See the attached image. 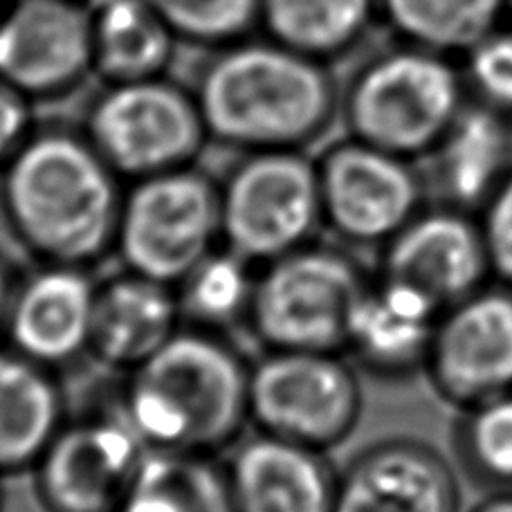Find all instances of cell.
Wrapping results in <instances>:
<instances>
[{
  "label": "cell",
  "instance_id": "d6a6232c",
  "mask_svg": "<svg viewBox=\"0 0 512 512\" xmlns=\"http://www.w3.org/2000/svg\"><path fill=\"white\" fill-rule=\"evenodd\" d=\"M470 512H512V492H490Z\"/></svg>",
  "mask_w": 512,
  "mask_h": 512
},
{
  "label": "cell",
  "instance_id": "1f68e13d",
  "mask_svg": "<svg viewBox=\"0 0 512 512\" xmlns=\"http://www.w3.org/2000/svg\"><path fill=\"white\" fill-rule=\"evenodd\" d=\"M16 279H18V270L14 268V263L0 252V342H3V335H5L7 313H9V304H12Z\"/></svg>",
  "mask_w": 512,
  "mask_h": 512
},
{
  "label": "cell",
  "instance_id": "d6986e66",
  "mask_svg": "<svg viewBox=\"0 0 512 512\" xmlns=\"http://www.w3.org/2000/svg\"><path fill=\"white\" fill-rule=\"evenodd\" d=\"M176 286L122 268L99 279L90 358L124 376L182 328Z\"/></svg>",
  "mask_w": 512,
  "mask_h": 512
},
{
  "label": "cell",
  "instance_id": "7402d4cb",
  "mask_svg": "<svg viewBox=\"0 0 512 512\" xmlns=\"http://www.w3.org/2000/svg\"><path fill=\"white\" fill-rule=\"evenodd\" d=\"M90 12L97 81L169 75L182 45L146 0H111Z\"/></svg>",
  "mask_w": 512,
  "mask_h": 512
},
{
  "label": "cell",
  "instance_id": "ac0fdd59",
  "mask_svg": "<svg viewBox=\"0 0 512 512\" xmlns=\"http://www.w3.org/2000/svg\"><path fill=\"white\" fill-rule=\"evenodd\" d=\"M443 308L416 288L373 274L353 310L344 355L384 380L425 371Z\"/></svg>",
  "mask_w": 512,
  "mask_h": 512
},
{
  "label": "cell",
  "instance_id": "2e32d148",
  "mask_svg": "<svg viewBox=\"0 0 512 512\" xmlns=\"http://www.w3.org/2000/svg\"><path fill=\"white\" fill-rule=\"evenodd\" d=\"M333 512H461V490L441 452L398 436L353 456L337 477Z\"/></svg>",
  "mask_w": 512,
  "mask_h": 512
},
{
  "label": "cell",
  "instance_id": "277c9868",
  "mask_svg": "<svg viewBox=\"0 0 512 512\" xmlns=\"http://www.w3.org/2000/svg\"><path fill=\"white\" fill-rule=\"evenodd\" d=\"M463 106V81L450 61L411 43L373 54L340 81L349 135L409 160L432 155Z\"/></svg>",
  "mask_w": 512,
  "mask_h": 512
},
{
  "label": "cell",
  "instance_id": "8992f818",
  "mask_svg": "<svg viewBox=\"0 0 512 512\" xmlns=\"http://www.w3.org/2000/svg\"><path fill=\"white\" fill-rule=\"evenodd\" d=\"M79 126L124 182L198 164L212 144L194 90L171 75L99 81Z\"/></svg>",
  "mask_w": 512,
  "mask_h": 512
},
{
  "label": "cell",
  "instance_id": "f546056e",
  "mask_svg": "<svg viewBox=\"0 0 512 512\" xmlns=\"http://www.w3.org/2000/svg\"><path fill=\"white\" fill-rule=\"evenodd\" d=\"M492 279L512 288V171L477 212Z\"/></svg>",
  "mask_w": 512,
  "mask_h": 512
},
{
  "label": "cell",
  "instance_id": "9a60e30c",
  "mask_svg": "<svg viewBox=\"0 0 512 512\" xmlns=\"http://www.w3.org/2000/svg\"><path fill=\"white\" fill-rule=\"evenodd\" d=\"M376 274L416 288L443 310L495 281L479 216L445 203L427 205L380 248Z\"/></svg>",
  "mask_w": 512,
  "mask_h": 512
},
{
  "label": "cell",
  "instance_id": "9c48e42d",
  "mask_svg": "<svg viewBox=\"0 0 512 512\" xmlns=\"http://www.w3.org/2000/svg\"><path fill=\"white\" fill-rule=\"evenodd\" d=\"M362 387L344 353L263 351L250 367V423L331 452L358 427Z\"/></svg>",
  "mask_w": 512,
  "mask_h": 512
},
{
  "label": "cell",
  "instance_id": "7a4b0ae2",
  "mask_svg": "<svg viewBox=\"0 0 512 512\" xmlns=\"http://www.w3.org/2000/svg\"><path fill=\"white\" fill-rule=\"evenodd\" d=\"M189 88L209 140L236 153L308 151L340 117L331 63L252 34L198 52Z\"/></svg>",
  "mask_w": 512,
  "mask_h": 512
},
{
  "label": "cell",
  "instance_id": "d4e9b609",
  "mask_svg": "<svg viewBox=\"0 0 512 512\" xmlns=\"http://www.w3.org/2000/svg\"><path fill=\"white\" fill-rule=\"evenodd\" d=\"M256 270L259 265L225 245L207 254L176 286L182 322L225 335L248 326Z\"/></svg>",
  "mask_w": 512,
  "mask_h": 512
},
{
  "label": "cell",
  "instance_id": "ffe728a7",
  "mask_svg": "<svg viewBox=\"0 0 512 512\" xmlns=\"http://www.w3.org/2000/svg\"><path fill=\"white\" fill-rule=\"evenodd\" d=\"M68 416L61 373L0 342V474L32 470Z\"/></svg>",
  "mask_w": 512,
  "mask_h": 512
},
{
  "label": "cell",
  "instance_id": "ba28073f",
  "mask_svg": "<svg viewBox=\"0 0 512 512\" xmlns=\"http://www.w3.org/2000/svg\"><path fill=\"white\" fill-rule=\"evenodd\" d=\"M221 245L218 178L198 164L126 182L115 239L122 268L178 286Z\"/></svg>",
  "mask_w": 512,
  "mask_h": 512
},
{
  "label": "cell",
  "instance_id": "cb8c5ba5",
  "mask_svg": "<svg viewBox=\"0 0 512 512\" xmlns=\"http://www.w3.org/2000/svg\"><path fill=\"white\" fill-rule=\"evenodd\" d=\"M378 16L380 0H261L259 32L333 66L358 48Z\"/></svg>",
  "mask_w": 512,
  "mask_h": 512
},
{
  "label": "cell",
  "instance_id": "30bf717a",
  "mask_svg": "<svg viewBox=\"0 0 512 512\" xmlns=\"http://www.w3.org/2000/svg\"><path fill=\"white\" fill-rule=\"evenodd\" d=\"M324 227L351 248H384L429 205V182L416 160L355 137L317 158Z\"/></svg>",
  "mask_w": 512,
  "mask_h": 512
},
{
  "label": "cell",
  "instance_id": "e575fe53",
  "mask_svg": "<svg viewBox=\"0 0 512 512\" xmlns=\"http://www.w3.org/2000/svg\"><path fill=\"white\" fill-rule=\"evenodd\" d=\"M0 479H3V474H0ZM5 506V495H3V483H0V512H3Z\"/></svg>",
  "mask_w": 512,
  "mask_h": 512
},
{
  "label": "cell",
  "instance_id": "d590c367",
  "mask_svg": "<svg viewBox=\"0 0 512 512\" xmlns=\"http://www.w3.org/2000/svg\"><path fill=\"white\" fill-rule=\"evenodd\" d=\"M506 9H508L510 16H512V0H506Z\"/></svg>",
  "mask_w": 512,
  "mask_h": 512
},
{
  "label": "cell",
  "instance_id": "4dcf8cb0",
  "mask_svg": "<svg viewBox=\"0 0 512 512\" xmlns=\"http://www.w3.org/2000/svg\"><path fill=\"white\" fill-rule=\"evenodd\" d=\"M36 124V104L0 77V171L21 151Z\"/></svg>",
  "mask_w": 512,
  "mask_h": 512
},
{
  "label": "cell",
  "instance_id": "3957f363",
  "mask_svg": "<svg viewBox=\"0 0 512 512\" xmlns=\"http://www.w3.org/2000/svg\"><path fill=\"white\" fill-rule=\"evenodd\" d=\"M250 367L230 335L182 324L117 398L149 450L221 456L250 423Z\"/></svg>",
  "mask_w": 512,
  "mask_h": 512
},
{
  "label": "cell",
  "instance_id": "6da1fadb",
  "mask_svg": "<svg viewBox=\"0 0 512 512\" xmlns=\"http://www.w3.org/2000/svg\"><path fill=\"white\" fill-rule=\"evenodd\" d=\"M124 191L79 122L39 120L0 171V214L36 263L95 268L115 254Z\"/></svg>",
  "mask_w": 512,
  "mask_h": 512
},
{
  "label": "cell",
  "instance_id": "4fadbf2b",
  "mask_svg": "<svg viewBox=\"0 0 512 512\" xmlns=\"http://www.w3.org/2000/svg\"><path fill=\"white\" fill-rule=\"evenodd\" d=\"M425 373L459 411L512 391V288L490 281L445 308Z\"/></svg>",
  "mask_w": 512,
  "mask_h": 512
},
{
  "label": "cell",
  "instance_id": "8fae6325",
  "mask_svg": "<svg viewBox=\"0 0 512 512\" xmlns=\"http://www.w3.org/2000/svg\"><path fill=\"white\" fill-rule=\"evenodd\" d=\"M146 452L117 396L70 414L32 468L41 508L115 512Z\"/></svg>",
  "mask_w": 512,
  "mask_h": 512
},
{
  "label": "cell",
  "instance_id": "8d00e7d4",
  "mask_svg": "<svg viewBox=\"0 0 512 512\" xmlns=\"http://www.w3.org/2000/svg\"><path fill=\"white\" fill-rule=\"evenodd\" d=\"M0 7H3V0H0Z\"/></svg>",
  "mask_w": 512,
  "mask_h": 512
},
{
  "label": "cell",
  "instance_id": "484cf974",
  "mask_svg": "<svg viewBox=\"0 0 512 512\" xmlns=\"http://www.w3.org/2000/svg\"><path fill=\"white\" fill-rule=\"evenodd\" d=\"M504 9L506 0H380V16L402 39L441 54L472 50Z\"/></svg>",
  "mask_w": 512,
  "mask_h": 512
},
{
  "label": "cell",
  "instance_id": "f1b7e54d",
  "mask_svg": "<svg viewBox=\"0 0 512 512\" xmlns=\"http://www.w3.org/2000/svg\"><path fill=\"white\" fill-rule=\"evenodd\" d=\"M468 79L481 104L512 117V32H492L468 50Z\"/></svg>",
  "mask_w": 512,
  "mask_h": 512
},
{
  "label": "cell",
  "instance_id": "83f0119b",
  "mask_svg": "<svg viewBox=\"0 0 512 512\" xmlns=\"http://www.w3.org/2000/svg\"><path fill=\"white\" fill-rule=\"evenodd\" d=\"M180 45L198 52L259 34L261 0H146Z\"/></svg>",
  "mask_w": 512,
  "mask_h": 512
},
{
  "label": "cell",
  "instance_id": "836d02e7",
  "mask_svg": "<svg viewBox=\"0 0 512 512\" xmlns=\"http://www.w3.org/2000/svg\"><path fill=\"white\" fill-rule=\"evenodd\" d=\"M84 3H86L90 9H95V7H102V5H106V3H111V0H84Z\"/></svg>",
  "mask_w": 512,
  "mask_h": 512
},
{
  "label": "cell",
  "instance_id": "4316f807",
  "mask_svg": "<svg viewBox=\"0 0 512 512\" xmlns=\"http://www.w3.org/2000/svg\"><path fill=\"white\" fill-rule=\"evenodd\" d=\"M454 450L472 481L512 492V391L461 409Z\"/></svg>",
  "mask_w": 512,
  "mask_h": 512
},
{
  "label": "cell",
  "instance_id": "7c38bea8",
  "mask_svg": "<svg viewBox=\"0 0 512 512\" xmlns=\"http://www.w3.org/2000/svg\"><path fill=\"white\" fill-rule=\"evenodd\" d=\"M0 77L32 102H63L95 79L93 12L84 0H3Z\"/></svg>",
  "mask_w": 512,
  "mask_h": 512
},
{
  "label": "cell",
  "instance_id": "603a6c76",
  "mask_svg": "<svg viewBox=\"0 0 512 512\" xmlns=\"http://www.w3.org/2000/svg\"><path fill=\"white\" fill-rule=\"evenodd\" d=\"M115 512H236L221 456L149 450Z\"/></svg>",
  "mask_w": 512,
  "mask_h": 512
},
{
  "label": "cell",
  "instance_id": "5bb4252c",
  "mask_svg": "<svg viewBox=\"0 0 512 512\" xmlns=\"http://www.w3.org/2000/svg\"><path fill=\"white\" fill-rule=\"evenodd\" d=\"M99 279L93 268L36 263L18 272L3 342L57 373L90 358Z\"/></svg>",
  "mask_w": 512,
  "mask_h": 512
},
{
  "label": "cell",
  "instance_id": "e0dca14e",
  "mask_svg": "<svg viewBox=\"0 0 512 512\" xmlns=\"http://www.w3.org/2000/svg\"><path fill=\"white\" fill-rule=\"evenodd\" d=\"M225 468L236 512H333L340 472L324 450L256 429Z\"/></svg>",
  "mask_w": 512,
  "mask_h": 512
},
{
  "label": "cell",
  "instance_id": "44dd1931",
  "mask_svg": "<svg viewBox=\"0 0 512 512\" xmlns=\"http://www.w3.org/2000/svg\"><path fill=\"white\" fill-rule=\"evenodd\" d=\"M432 158L438 203L477 214L512 171L510 117L481 102L463 106Z\"/></svg>",
  "mask_w": 512,
  "mask_h": 512
},
{
  "label": "cell",
  "instance_id": "5b68a950",
  "mask_svg": "<svg viewBox=\"0 0 512 512\" xmlns=\"http://www.w3.org/2000/svg\"><path fill=\"white\" fill-rule=\"evenodd\" d=\"M371 277L346 245L317 239L259 265L245 328L263 351L344 353Z\"/></svg>",
  "mask_w": 512,
  "mask_h": 512
},
{
  "label": "cell",
  "instance_id": "52a82bcc",
  "mask_svg": "<svg viewBox=\"0 0 512 512\" xmlns=\"http://www.w3.org/2000/svg\"><path fill=\"white\" fill-rule=\"evenodd\" d=\"M223 245L263 265L324 230L317 158L308 151L239 153L218 178Z\"/></svg>",
  "mask_w": 512,
  "mask_h": 512
}]
</instances>
